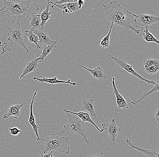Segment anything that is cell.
<instances>
[{"instance_id": "cell-1", "label": "cell", "mask_w": 159, "mask_h": 157, "mask_svg": "<svg viewBox=\"0 0 159 157\" xmlns=\"http://www.w3.org/2000/svg\"><path fill=\"white\" fill-rule=\"evenodd\" d=\"M105 11V15L108 20L116 26L123 27L127 29L132 30L137 35L141 30H137L130 22V18L128 17L121 5L116 1H112L108 5H102Z\"/></svg>"}, {"instance_id": "cell-2", "label": "cell", "mask_w": 159, "mask_h": 157, "mask_svg": "<svg viewBox=\"0 0 159 157\" xmlns=\"http://www.w3.org/2000/svg\"><path fill=\"white\" fill-rule=\"evenodd\" d=\"M65 132V131H61L52 134L46 139L40 138V140L44 144V154L51 152H53L54 154L60 153L69 154L70 151L68 146L69 139L64 136Z\"/></svg>"}, {"instance_id": "cell-3", "label": "cell", "mask_w": 159, "mask_h": 157, "mask_svg": "<svg viewBox=\"0 0 159 157\" xmlns=\"http://www.w3.org/2000/svg\"><path fill=\"white\" fill-rule=\"evenodd\" d=\"M5 9L2 12L7 14V16L10 18H18L24 17L28 12H30L28 8L29 4L26 1H3Z\"/></svg>"}, {"instance_id": "cell-4", "label": "cell", "mask_w": 159, "mask_h": 157, "mask_svg": "<svg viewBox=\"0 0 159 157\" xmlns=\"http://www.w3.org/2000/svg\"><path fill=\"white\" fill-rule=\"evenodd\" d=\"M66 113L68 118V123L63 127L65 130L72 134L80 135L82 137V141L86 144H89V141L86 138L85 135L86 130L84 127V122L77 116L72 115L67 112Z\"/></svg>"}, {"instance_id": "cell-5", "label": "cell", "mask_w": 159, "mask_h": 157, "mask_svg": "<svg viewBox=\"0 0 159 157\" xmlns=\"http://www.w3.org/2000/svg\"><path fill=\"white\" fill-rule=\"evenodd\" d=\"M7 29L8 35L7 40L10 42L11 44H16L17 45L21 46L26 50L27 53H29V51L25 45L23 39L24 34L22 32L20 24L19 22V19L18 20L16 24L12 26H6Z\"/></svg>"}, {"instance_id": "cell-6", "label": "cell", "mask_w": 159, "mask_h": 157, "mask_svg": "<svg viewBox=\"0 0 159 157\" xmlns=\"http://www.w3.org/2000/svg\"><path fill=\"white\" fill-rule=\"evenodd\" d=\"M127 12L132 15L135 18L134 20L135 24L133 25L134 27L141 26L146 27H149V25H152L159 21V17L156 16L145 14H140L136 15L128 11H127Z\"/></svg>"}, {"instance_id": "cell-7", "label": "cell", "mask_w": 159, "mask_h": 157, "mask_svg": "<svg viewBox=\"0 0 159 157\" xmlns=\"http://www.w3.org/2000/svg\"><path fill=\"white\" fill-rule=\"evenodd\" d=\"M109 55L110 57L115 62L118 68L124 69V70H125V71H127V72L131 74V75H133V76L137 77V78H139L140 80H142V81L147 82L148 85L149 84L155 85V81H150V80H148V79H145L143 76L139 75V73L135 71L134 68H133L134 66H131V65H129V64H128V63H127L124 60L119 59L118 58L114 57L112 56L111 54H109Z\"/></svg>"}, {"instance_id": "cell-8", "label": "cell", "mask_w": 159, "mask_h": 157, "mask_svg": "<svg viewBox=\"0 0 159 157\" xmlns=\"http://www.w3.org/2000/svg\"><path fill=\"white\" fill-rule=\"evenodd\" d=\"M101 126L103 132L109 135L113 145H115L116 138L121 130L117 126L115 119L114 118L112 119L109 123H103L101 124Z\"/></svg>"}, {"instance_id": "cell-9", "label": "cell", "mask_w": 159, "mask_h": 157, "mask_svg": "<svg viewBox=\"0 0 159 157\" xmlns=\"http://www.w3.org/2000/svg\"><path fill=\"white\" fill-rule=\"evenodd\" d=\"M37 94V92L35 91L34 93V94L32 100L31 102L30 106V114L28 121L29 122L30 125L31 126L32 128V131L31 132H35V134L37 137V141H39L40 140V138L39 135V127L36 124L35 118L34 115L33 111L34 98L35 96H36Z\"/></svg>"}, {"instance_id": "cell-10", "label": "cell", "mask_w": 159, "mask_h": 157, "mask_svg": "<svg viewBox=\"0 0 159 157\" xmlns=\"http://www.w3.org/2000/svg\"><path fill=\"white\" fill-rule=\"evenodd\" d=\"M115 78L113 77L112 80V86H113V93L116 97V103H117V107L119 109H129V107L128 106L127 101L125 100L124 97L119 93L115 82Z\"/></svg>"}, {"instance_id": "cell-11", "label": "cell", "mask_w": 159, "mask_h": 157, "mask_svg": "<svg viewBox=\"0 0 159 157\" xmlns=\"http://www.w3.org/2000/svg\"><path fill=\"white\" fill-rule=\"evenodd\" d=\"M64 111L65 112H67V113H70V114H73V115L77 116V117H79L80 119L82 120L84 122H89V123H90V124L93 125V126L97 129V130L99 131V132H101V133H103V132H104L103 130H102V129L101 130L99 127H98V126L95 124V122L92 120L91 117H90V115H89L88 112H70V111H68V110H66V109H64Z\"/></svg>"}, {"instance_id": "cell-12", "label": "cell", "mask_w": 159, "mask_h": 157, "mask_svg": "<svg viewBox=\"0 0 159 157\" xmlns=\"http://www.w3.org/2000/svg\"><path fill=\"white\" fill-rule=\"evenodd\" d=\"M33 32L35 35L38 37L39 43L45 45H52L55 43L56 41H53L50 39L47 33L42 30H34Z\"/></svg>"}, {"instance_id": "cell-13", "label": "cell", "mask_w": 159, "mask_h": 157, "mask_svg": "<svg viewBox=\"0 0 159 157\" xmlns=\"http://www.w3.org/2000/svg\"><path fill=\"white\" fill-rule=\"evenodd\" d=\"M25 104V103H22L20 105L16 104V105H11L10 106L7 110V113L3 115V118L6 120V119H9L11 116H13L14 118L16 120L20 117L21 109Z\"/></svg>"}, {"instance_id": "cell-14", "label": "cell", "mask_w": 159, "mask_h": 157, "mask_svg": "<svg viewBox=\"0 0 159 157\" xmlns=\"http://www.w3.org/2000/svg\"><path fill=\"white\" fill-rule=\"evenodd\" d=\"M126 144L125 145V146H130L133 149L142 152L148 157H159V150L144 149L136 146L131 143L130 140L129 139H126Z\"/></svg>"}, {"instance_id": "cell-15", "label": "cell", "mask_w": 159, "mask_h": 157, "mask_svg": "<svg viewBox=\"0 0 159 157\" xmlns=\"http://www.w3.org/2000/svg\"><path fill=\"white\" fill-rule=\"evenodd\" d=\"M39 62L37 58H34L28 62L27 65L24 68L23 71L21 76L19 77L20 79H22L26 75L32 72L39 70L40 67L38 64Z\"/></svg>"}, {"instance_id": "cell-16", "label": "cell", "mask_w": 159, "mask_h": 157, "mask_svg": "<svg viewBox=\"0 0 159 157\" xmlns=\"http://www.w3.org/2000/svg\"><path fill=\"white\" fill-rule=\"evenodd\" d=\"M94 100L92 99H85L82 101V106L81 109L85 112H89V115L91 117L96 118V112H95V106L94 104Z\"/></svg>"}, {"instance_id": "cell-17", "label": "cell", "mask_w": 159, "mask_h": 157, "mask_svg": "<svg viewBox=\"0 0 159 157\" xmlns=\"http://www.w3.org/2000/svg\"><path fill=\"white\" fill-rule=\"evenodd\" d=\"M58 8L62 10V14L64 15L65 14L72 13L73 12H76L79 10V6H78V1L75 2H69L63 4L62 5H55Z\"/></svg>"}, {"instance_id": "cell-18", "label": "cell", "mask_w": 159, "mask_h": 157, "mask_svg": "<svg viewBox=\"0 0 159 157\" xmlns=\"http://www.w3.org/2000/svg\"><path fill=\"white\" fill-rule=\"evenodd\" d=\"M34 80H37L38 81L41 83H49L51 84H56L58 83H65V84H70L73 86H75L76 85V82H72L70 81V80L68 79L66 81H61L57 79L56 76H54L53 78H47V77H43V78H38V77H34L33 78Z\"/></svg>"}, {"instance_id": "cell-19", "label": "cell", "mask_w": 159, "mask_h": 157, "mask_svg": "<svg viewBox=\"0 0 159 157\" xmlns=\"http://www.w3.org/2000/svg\"><path fill=\"white\" fill-rule=\"evenodd\" d=\"M82 68L90 72L92 76L95 79L103 80L106 78V75L104 74V70L100 67L98 66L94 69H89L86 67L81 66Z\"/></svg>"}, {"instance_id": "cell-20", "label": "cell", "mask_w": 159, "mask_h": 157, "mask_svg": "<svg viewBox=\"0 0 159 157\" xmlns=\"http://www.w3.org/2000/svg\"><path fill=\"white\" fill-rule=\"evenodd\" d=\"M47 6L46 8L41 13L38 14L40 17L41 20V30H43V28L44 27V25L46 24L47 22L51 19V16L52 12L50 11L49 6L50 5V1L49 0L47 1Z\"/></svg>"}, {"instance_id": "cell-21", "label": "cell", "mask_w": 159, "mask_h": 157, "mask_svg": "<svg viewBox=\"0 0 159 157\" xmlns=\"http://www.w3.org/2000/svg\"><path fill=\"white\" fill-rule=\"evenodd\" d=\"M29 21L30 27V30L33 31L34 30H38L41 27V20L39 15L36 14L34 12L32 13Z\"/></svg>"}, {"instance_id": "cell-22", "label": "cell", "mask_w": 159, "mask_h": 157, "mask_svg": "<svg viewBox=\"0 0 159 157\" xmlns=\"http://www.w3.org/2000/svg\"><path fill=\"white\" fill-rule=\"evenodd\" d=\"M157 82H155L154 87L152 89H151L150 91H147L146 93H144L139 100H137V101L134 100L133 101H131V103L133 104L135 106H137L140 102L142 101V100H143L144 98L147 97V96L151 95L154 92L159 91V76H157Z\"/></svg>"}, {"instance_id": "cell-23", "label": "cell", "mask_w": 159, "mask_h": 157, "mask_svg": "<svg viewBox=\"0 0 159 157\" xmlns=\"http://www.w3.org/2000/svg\"><path fill=\"white\" fill-rule=\"evenodd\" d=\"M57 43V41H56L55 43L52 45H43V49L40 56L37 58L39 62H41L44 60L47 56L52 52V50L56 48V44Z\"/></svg>"}, {"instance_id": "cell-24", "label": "cell", "mask_w": 159, "mask_h": 157, "mask_svg": "<svg viewBox=\"0 0 159 157\" xmlns=\"http://www.w3.org/2000/svg\"><path fill=\"white\" fill-rule=\"evenodd\" d=\"M149 27H145V30L143 31L142 36L143 39L148 42H154L157 44L159 45V41L152 34L149 32Z\"/></svg>"}, {"instance_id": "cell-25", "label": "cell", "mask_w": 159, "mask_h": 157, "mask_svg": "<svg viewBox=\"0 0 159 157\" xmlns=\"http://www.w3.org/2000/svg\"><path fill=\"white\" fill-rule=\"evenodd\" d=\"M24 35H25V36L29 39L31 43H32L35 44L38 49L41 48V47L38 44L39 43L38 37L36 35H35L34 33L32 30H25Z\"/></svg>"}, {"instance_id": "cell-26", "label": "cell", "mask_w": 159, "mask_h": 157, "mask_svg": "<svg viewBox=\"0 0 159 157\" xmlns=\"http://www.w3.org/2000/svg\"><path fill=\"white\" fill-rule=\"evenodd\" d=\"M113 25L114 24L112 23L109 33L101 39L99 45L103 48H107L109 47V43H110V40H110V34H111V31H112V28H113Z\"/></svg>"}, {"instance_id": "cell-27", "label": "cell", "mask_w": 159, "mask_h": 157, "mask_svg": "<svg viewBox=\"0 0 159 157\" xmlns=\"http://www.w3.org/2000/svg\"><path fill=\"white\" fill-rule=\"evenodd\" d=\"M144 68L150 67L156 65H159V60L154 58H148L143 62Z\"/></svg>"}, {"instance_id": "cell-28", "label": "cell", "mask_w": 159, "mask_h": 157, "mask_svg": "<svg viewBox=\"0 0 159 157\" xmlns=\"http://www.w3.org/2000/svg\"><path fill=\"white\" fill-rule=\"evenodd\" d=\"M144 69L145 72L149 75H154L159 71V65H154L150 67L144 68Z\"/></svg>"}, {"instance_id": "cell-29", "label": "cell", "mask_w": 159, "mask_h": 157, "mask_svg": "<svg viewBox=\"0 0 159 157\" xmlns=\"http://www.w3.org/2000/svg\"><path fill=\"white\" fill-rule=\"evenodd\" d=\"M152 122L159 129V107L156 110L152 119Z\"/></svg>"}, {"instance_id": "cell-30", "label": "cell", "mask_w": 159, "mask_h": 157, "mask_svg": "<svg viewBox=\"0 0 159 157\" xmlns=\"http://www.w3.org/2000/svg\"><path fill=\"white\" fill-rule=\"evenodd\" d=\"M29 4V7L33 6L34 7L36 8V10L39 11V5L42 2V0H37V1H26Z\"/></svg>"}, {"instance_id": "cell-31", "label": "cell", "mask_w": 159, "mask_h": 157, "mask_svg": "<svg viewBox=\"0 0 159 157\" xmlns=\"http://www.w3.org/2000/svg\"><path fill=\"white\" fill-rule=\"evenodd\" d=\"M77 0H61L59 1H57L55 3L52 2H50V3L52 4L53 5L51 6L52 8H53L55 5H60L69 2H77Z\"/></svg>"}, {"instance_id": "cell-32", "label": "cell", "mask_w": 159, "mask_h": 157, "mask_svg": "<svg viewBox=\"0 0 159 157\" xmlns=\"http://www.w3.org/2000/svg\"><path fill=\"white\" fill-rule=\"evenodd\" d=\"M7 129L10 131V134L14 136H18L20 133L22 132L21 131L16 127L8 128Z\"/></svg>"}, {"instance_id": "cell-33", "label": "cell", "mask_w": 159, "mask_h": 157, "mask_svg": "<svg viewBox=\"0 0 159 157\" xmlns=\"http://www.w3.org/2000/svg\"><path fill=\"white\" fill-rule=\"evenodd\" d=\"M1 47H2L1 49H2V53H1V54H0V55H2L3 54H4V53L7 52L11 51V48L10 47L8 46V43L6 42L2 44V46Z\"/></svg>"}, {"instance_id": "cell-34", "label": "cell", "mask_w": 159, "mask_h": 157, "mask_svg": "<svg viewBox=\"0 0 159 157\" xmlns=\"http://www.w3.org/2000/svg\"><path fill=\"white\" fill-rule=\"evenodd\" d=\"M86 157H104V154L103 152H100L99 153H96V154H93V155H90Z\"/></svg>"}, {"instance_id": "cell-35", "label": "cell", "mask_w": 159, "mask_h": 157, "mask_svg": "<svg viewBox=\"0 0 159 157\" xmlns=\"http://www.w3.org/2000/svg\"><path fill=\"white\" fill-rule=\"evenodd\" d=\"M52 153H53V152H49V153H46V154H43V155H41L39 157H51V156L52 155Z\"/></svg>"}, {"instance_id": "cell-36", "label": "cell", "mask_w": 159, "mask_h": 157, "mask_svg": "<svg viewBox=\"0 0 159 157\" xmlns=\"http://www.w3.org/2000/svg\"><path fill=\"white\" fill-rule=\"evenodd\" d=\"M78 6H79V10L82 7V6L84 5V1H82V0H80L78 1Z\"/></svg>"}, {"instance_id": "cell-37", "label": "cell", "mask_w": 159, "mask_h": 157, "mask_svg": "<svg viewBox=\"0 0 159 157\" xmlns=\"http://www.w3.org/2000/svg\"><path fill=\"white\" fill-rule=\"evenodd\" d=\"M5 7H3L2 8V9L0 10V12H2V11H3L5 9Z\"/></svg>"}, {"instance_id": "cell-38", "label": "cell", "mask_w": 159, "mask_h": 157, "mask_svg": "<svg viewBox=\"0 0 159 157\" xmlns=\"http://www.w3.org/2000/svg\"><path fill=\"white\" fill-rule=\"evenodd\" d=\"M51 157H53V155H51Z\"/></svg>"}]
</instances>
